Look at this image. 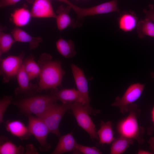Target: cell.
Returning <instances> with one entry per match:
<instances>
[{
    "label": "cell",
    "mask_w": 154,
    "mask_h": 154,
    "mask_svg": "<svg viewBox=\"0 0 154 154\" xmlns=\"http://www.w3.org/2000/svg\"><path fill=\"white\" fill-rule=\"evenodd\" d=\"M37 63L40 68L37 92L55 89L61 85L65 73L60 61L52 60V56L45 53L40 55Z\"/></svg>",
    "instance_id": "1"
},
{
    "label": "cell",
    "mask_w": 154,
    "mask_h": 154,
    "mask_svg": "<svg viewBox=\"0 0 154 154\" xmlns=\"http://www.w3.org/2000/svg\"><path fill=\"white\" fill-rule=\"evenodd\" d=\"M127 116L117 123L116 129L119 136L135 140L139 144L143 143L144 128L139 125L138 119L140 110L134 103L129 106Z\"/></svg>",
    "instance_id": "2"
},
{
    "label": "cell",
    "mask_w": 154,
    "mask_h": 154,
    "mask_svg": "<svg viewBox=\"0 0 154 154\" xmlns=\"http://www.w3.org/2000/svg\"><path fill=\"white\" fill-rule=\"evenodd\" d=\"M58 100L54 95L33 96L23 99L13 103L22 114L28 116L32 114L40 117L52 104Z\"/></svg>",
    "instance_id": "3"
},
{
    "label": "cell",
    "mask_w": 154,
    "mask_h": 154,
    "mask_svg": "<svg viewBox=\"0 0 154 154\" xmlns=\"http://www.w3.org/2000/svg\"><path fill=\"white\" fill-rule=\"evenodd\" d=\"M72 103L58 104L56 103L52 104L45 113L39 117L48 127L50 133L58 137L60 136L59 126L65 113L70 110Z\"/></svg>",
    "instance_id": "4"
},
{
    "label": "cell",
    "mask_w": 154,
    "mask_h": 154,
    "mask_svg": "<svg viewBox=\"0 0 154 154\" xmlns=\"http://www.w3.org/2000/svg\"><path fill=\"white\" fill-rule=\"evenodd\" d=\"M70 110L79 126L88 134L91 139L94 141L98 139L96 125L84 105L80 102H74Z\"/></svg>",
    "instance_id": "5"
},
{
    "label": "cell",
    "mask_w": 154,
    "mask_h": 154,
    "mask_svg": "<svg viewBox=\"0 0 154 154\" xmlns=\"http://www.w3.org/2000/svg\"><path fill=\"white\" fill-rule=\"evenodd\" d=\"M28 127L31 135H33L38 142L39 149L43 151H48L50 145L46 141L49 130L44 122L40 118L32 115L28 116Z\"/></svg>",
    "instance_id": "6"
},
{
    "label": "cell",
    "mask_w": 154,
    "mask_h": 154,
    "mask_svg": "<svg viewBox=\"0 0 154 154\" xmlns=\"http://www.w3.org/2000/svg\"><path fill=\"white\" fill-rule=\"evenodd\" d=\"M145 87V84L139 83L131 84L121 98L118 96L116 98L112 105L118 108L123 114L128 112L129 107L140 98Z\"/></svg>",
    "instance_id": "7"
},
{
    "label": "cell",
    "mask_w": 154,
    "mask_h": 154,
    "mask_svg": "<svg viewBox=\"0 0 154 154\" xmlns=\"http://www.w3.org/2000/svg\"><path fill=\"white\" fill-rule=\"evenodd\" d=\"M24 53L18 56L10 55L0 59V75L2 82L7 83L16 77L23 62Z\"/></svg>",
    "instance_id": "8"
},
{
    "label": "cell",
    "mask_w": 154,
    "mask_h": 154,
    "mask_svg": "<svg viewBox=\"0 0 154 154\" xmlns=\"http://www.w3.org/2000/svg\"><path fill=\"white\" fill-rule=\"evenodd\" d=\"M70 67L77 90L82 95L84 100L85 108L89 114L96 115L100 111L93 109L90 104V99L88 95V83L83 72L74 64H71Z\"/></svg>",
    "instance_id": "9"
},
{
    "label": "cell",
    "mask_w": 154,
    "mask_h": 154,
    "mask_svg": "<svg viewBox=\"0 0 154 154\" xmlns=\"http://www.w3.org/2000/svg\"><path fill=\"white\" fill-rule=\"evenodd\" d=\"M31 12L32 17L36 18H55L56 16L50 0H35Z\"/></svg>",
    "instance_id": "10"
},
{
    "label": "cell",
    "mask_w": 154,
    "mask_h": 154,
    "mask_svg": "<svg viewBox=\"0 0 154 154\" xmlns=\"http://www.w3.org/2000/svg\"><path fill=\"white\" fill-rule=\"evenodd\" d=\"M71 7L68 5L65 7L63 5L60 6L56 12V23L58 29L62 31L68 27L75 28L79 26L78 23L72 19L69 15Z\"/></svg>",
    "instance_id": "11"
},
{
    "label": "cell",
    "mask_w": 154,
    "mask_h": 154,
    "mask_svg": "<svg viewBox=\"0 0 154 154\" xmlns=\"http://www.w3.org/2000/svg\"><path fill=\"white\" fill-rule=\"evenodd\" d=\"M16 77L19 86L15 90L16 95L30 93L34 91L37 92L38 86L30 82V80L25 70L23 63Z\"/></svg>",
    "instance_id": "12"
},
{
    "label": "cell",
    "mask_w": 154,
    "mask_h": 154,
    "mask_svg": "<svg viewBox=\"0 0 154 154\" xmlns=\"http://www.w3.org/2000/svg\"><path fill=\"white\" fill-rule=\"evenodd\" d=\"M53 90L52 94L55 96L62 104L77 102L82 103L84 105V100L82 95L74 88L64 89L59 91L56 89Z\"/></svg>",
    "instance_id": "13"
},
{
    "label": "cell",
    "mask_w": 154,
    "mask_h": 154,
    "mask_svg": "<svg viewBox=\"0 0 154 154\" xmlns=\"http://www.w3.org/2000/svg\"><path fill=\"white\" fill-rule=\"evenodd\" d=\"M117 21L119 28L124 32H128L132 31L136 27L138 18L133 11H126L119 15Z\"/></svg>",
    "instance_id": "14"
},
{
    "label": "cell",
    "mask_w": 154,
    "mask_h": 154,
    "mask_svg": "<svg viewBox=\"0 0 154 154\" xmlns=\"http://www.w3.org/2000/svg\"><path fill=\"white\" fill-rule=\"evenodd\" d=\"M5 128L11 134L21 140L27 139L31 135L28 126L19 120L8 121Z\"/></svg>",
    "instance_id": "15"
},
{
    "label": "cell",
    "mask_w": 154,
    "mask_h": 154,
    "mask_svg": "<svg viewBox=\"0 0 154 154\" xmlns=\"http://www.w3.org/2000/svg\"><path fill=\"white\" fill-rule=\"evenodd\" d=\"M15 42H27L29 44V49H34L42 42V39L40 37H34L29 35L18 27L14 28L11 33Z\"/></svg>",
    "instance_id": "16"
},
{
    "label": "cell",
    "mask_w": 154,
    "mask_h": 154,
    "mask_svg": "<svg viewBox=\"0 0 154 154\" xmlns=\"http://www.w3.org/2000/svg\"><path fill=\"white\" fill-rule=\"evenodd\" d=\"M77 142L72 133L60 136L58 142L52 154H61L75 151Z\"/></svg>",
    "instance_id": "17"
},
{
    "label": "cell",
    "mask_w": 154,
    "mask_h": 154,
    "mask_svg": "<svg viewBox=\"0 0 154 154\" xmlns=\"http://www.w3.org/2000/svg\"><path fill=\"white\" fill-rule=\"evenodd\" d=\"M118 0H113L99 5L87 8L88 16L106 14L116 12L119 13Z\"/></svg>",
    "instance_id": "18"
},
{
    "label": "cell",
    "mask_w": 154,
    "mask_h": 154,
    "mask_svg": "<svg viewBox=\"0 0 154 154\" xmlns=\"http://www.w3.org/2000/svg\"><path fill=\"white\" fill-rule=\"evenodd\" d=\"M97 134L100 144H109L112 143L115 139L112 122L110 121L106 122L102 121Z\"/></svg>",
    "instance_id": "19"
},
{
    "label": "cell",
    "mask_w": 154,
    "mask_h": 154,
    "mask_svg": "<svg viewBox=\"0 0 154 154\" xmlns=\"http://www.w3.org/2000/svg\"><path fill=\"white\" fill-rule=\"evenodd\" d=\"M56 45L58 52L66 58H73L76 54L74 44L71 40H66L60 38L56 42Z\"/></svg>",
    "instance_id": "20"
},
{
    "label": "cell",
    "mask_w": 154,
    "mask_h": 154,
    "mask_svg": "<svg viewBox=\"0 0 154 154\" xmlns=\"http://www.w3.org/2000/svg\"><path fill=\"white\" fill-rule=\"evenodd\" d=\"M13 23L17 27L26 26L29 22L32 17L31 12L21 8L15 10L11 15Z\"/></svg>",
    "instance_id": "21"
},
{
    "label": "cell",
    "mask_w": 154,
    "mask_h": 154,
    "mask_svg": "<svg viewBox=\"0 0 154 154\" xmlns=\"http://www.w3.org/2000/svg\"><path fill=\"white\" fill-rule=\"evenodd\" d=\"M139 37L141 38L146 36L154 38V23L147 18L141 19L136 27Z\"/></svg>",
    "instance_id": "22"
},
{
    "label": "cell",
    "mask_w": 154,
    "mask_h": 154,
    "mask_svg": "<svg viewBox=\"0 0 154 154\" xmlns=\"http://www.w3.org/2000/svg\"><path fill=\"white\" fill-rule=\"evenodd\" d=\"M134 140L119 136L115 139L110 147V154H121L123 153L131 145L133 144Z\"/></svg>",
    "instance_id": "23"
},
{
    "label": "cell",
    "mask_w": 154,
    "mask_h": 154,
    "mask_svg": "<svg viewBox=\"0 0 154 154\" xmlns=\"http://www.w3.org/2000/svg\"><path fill=\"white\" fill-rule=\"evenodd\" d=\"M24 153V149L22 146H17L5 137H0V154H21Z\"/></svg>",
    "instance_id": "24"
},
{
    "label": "cell",
    "mask_w": 154,
    "mask_h": 154,
    "mask_svg": "<svg viewBox=\"0 0 154 154\" xmlns=\"http://www.w3.org/2000/svg\"><path fill=\"white\" fill-rule=\"evenodd\" d=\"M23 65L30 81L39 76L40 68L33 56H30L23 60Z\"/></svg>",
    "instance_id": "25"
},
{
    "label": "cell",
    "mask_w": 154,
    "mask_h": 154,
    "mask_svg": "<svg viewBox=\"0 0 154 154\" xmlns=\"http://www.w3.org/2000/svg\"><path fill=\"white\" fill-rule=\"evenodd\" d=\"M16 42L9 34L1 31L0 33V56L8 52Z\"/></svg>",
    "instance_id": "26"
},
{
    "label": "cell",
    "mask_w": 154,
    "mask_h": 154,
    "mask_svg": "<svg viewBox=\"0 0 154 154\" xmlns=\"http://www.w3.org/2000/svg\"><path fill=\"white\" fill-rule=\"evenodd\" d=\"M12 100V96H4L0 100V123L3 121L5 113L9 106L11 103Z\"/></svg>",
    "instance_id": "27"
},
{
    "label": "cell",
    "mask_w": 154,
    "mask_h": 154,
    "mask_svg": "<svg viewBox=\"0 0 154 154\" xmlns=\"http://www.w3.org/2000/svg\"><path fill=\"white\" fill-rule=\"evenodd\" d=\"M84 154H100L101 152L95 147H89L77 143L75 151Z\"/></svg>",
    "instance_id": "28"
},
{
    "label": "cell",
    "mask_w": 154,
    "mask_h": 154,
    "mask_svg": "<svg viewBox=\"0 0 154 154\" xmlns=\"http://www.w3.org/2000/svg\"><path fill=\"white\" fill-rule=\"evenodd\" d=\"M149 9L147 10L144 9L143 13L145 15V18L151 20L154 23V8L153 4H150L148 5Z\"/></svg>",
    "instance_id": "29"
},
{
    "label": "cell",
    "mask_w": 154,
    "mask_h": 154,
    "mask_svg": "<svg viewBox=\"0 0 154 154\" xmlns=\"http://www.w3.org/2000/svg\"><path fill=\"white\" fill-rule=\"evenodd\" d=\"M20 0H0V6L1 7L14 5L19 1Z\"/></svg>",
    "instance_id": "30"
},
{
    "label": "cell",
    "mask_w": 154,
    "mask_h": 154,
    "mask_svg": "<svg viewBox=\"0 0 154 154\" xmlns=\"http://www.w3.org/2000/svg\"><path fill=\"white\" fill-rule=\"evenodd\" d=\"M59 1L63 2L68 5L70 6L72 9L74 11L75 13H78L79 11L80 7H79L74 5L71 2H70L69 0H57Z\"/></svg>",
    "instance_id": "31"
},
{
    "label": "cell",
    "mask_w": 154,
    "mask_h": 154,
    "mask_svg": "<svg viewBox=\"0 0 154 154\" xmlns=\"http://www.w3.org/2000/svg\"><path fill=\"white\" fill-rule=\"evenodd\" d=\"M147 132L148 134L150 135L154 134V125L148 127L147 129Z\"/></svg>",
    "instance_id": "32"
},
{
    "label": "cell",
    "mask_w": 154,
    "mask_h": 154,
    "mask_svg": "<svg viewBox=\"0 0 154 154\" xmlns=\"http://www.w3.org/2000/svg\"><path fill=\"white\" fill-rule=\"evenodd\" d=\"M137 153L138 154H152V153L142 149H139Z\"/></svg>",
    "instance_id": "33"
},
{
    "label": "cell",
    "mask_w": 154,
    "mask_h": 154,
    "mask_svg": "<svg viewBox=\"0 0 154 154\" xmlns=\"http://www.w3.org/2000/svg\"><path fill=\"white\" fill-rule=\"evenodd\" d=\"M151 114L152 121L154 125V106L152 108Z\"/></svg>",
    "instance_id": "34"
},
{
    "label": "cell",
    "mask_w": 154,
    "mask_h": 154,
    "mask_svg": "<svg viewBox=\"0 0 154 154\" xmlns=\"http://www.w3.org/2000/svg\"><path fill=\"white\" fill-rule=\"evenodd\" d=\"M151 75L153 78H154V73H152L151 74Z\"/></svg>",
    "instance_id": "35"
},
{
    "label": "cell",
    "mask_w": 154,
    "mask_h": 154,
    "mask_svg": "<svg viewBox=\"0 0 154 154\" xmlns=\"http://www.w3.org/2000/svg\"></svg>",
    "instance_id": "36"
}]
</instances>
